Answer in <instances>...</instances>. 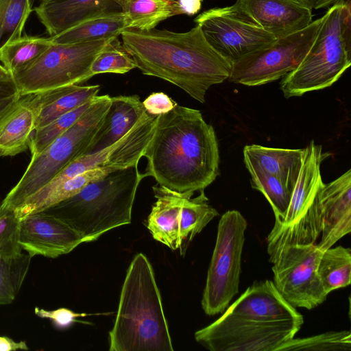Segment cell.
Segmentation results:
<instances>
[{
	"label": "cell",
	"mask_w": 351,
	"mask_h": 351,
	"mask_svg": "<svg viewBox=\"0 0 351 351\" xmlns=\"http://www.w3.org/2000/svg\"><path fill=\"white\" fill-rule=\"evenodd\" d=\"M195 339L210 351H276L293 339L304 318L272 280L255 281Z\"/></svg>",
	"instance_id": "3957f363"
},
{
	"label": "cell",
	"mask_w": 351,
	"mask_h": 351,
	"mask_svg": "<svg viewBox=\"0 0 351 351\" xmlns=\"http://www.w3.org/2000/svg\"><path fill=\"white\" fill-rule=\"evenodd\" d=\"M143 178L138 165L117 170L40 212L66 223L83 243L93 242L106 232L131 223L136 191Z\"/></svg>",
	"instance_id": "5b68a950"
},
{
	"label": "cell",
	"mask_w": 351,
	"mask_h": 351,
	"mask_svg": "<svg viewBox=\"0 0 351 351\" xmlns=\"http://www.w3.org/2000/svg\"><path fill=\"white\" fill-rule=\"evenodd\" d=\"M194 21L208 43L232 64L276 40L234 4L207 10Z\"/></svg>",
	"instance_id": "4fadbf2b"
},
{
	"label": "cell",
	"mask_w": 351,
	"mask_h": 351,
	"mask_svg": "<svg viewBox=\"0 0 351 351\" xmlns=\"http://www.w3.org/2000/svg\"><path fill=\"white\" fill-rule=\"evenodd\" d=\"M328 155L313 140L304 148L300 170L288 208L282 218L275 220L267 238L270 263L284 247L313 244L320 237L322 221L317 194L324 184L321 163Z\"/></svg>",
	"instance_id": "ba28073f"
},
{
	"label": "cell",
	"mask_w": 351,
	"mask_h": 351,
	"mask_svg": "<svg viewBox=\"0 0 351 351\" xmlns=\"http://www.w3.org/2000/svg\"><path fill=\"white\" fill-rule=\"evenodd\" d=\"M14 82L12 74L0 64V83Z\"/></svg>",
	"instance_id": "b9f144b4"
},
{
	"label": "cell",
	"mask_w": 351,
	"mask_h": 351,
	"mask_svg": "<svg viewBox=\"0 0 351 351\" xmlns=\"http://www.w3.org/2000/svg\"><path fill=\"white\" fill-rule=\"evenodd\" d=\"M20 221L14 209L0 205V257L14 258L23 253L19 243Z\"/></svg>",
	"instance_id": "836d02e7"
},
{
	"label": "cell",
	"mask_w": 351,
	"mask_h": 351,
	"mask_svg": "<svg viewBox=\"0 0 351 351\" xmlns=\"http://www.w3.org/2000/svg\"><path fill=\"white\" fill-rule=\"evenodd\" d=\"M317 200L322 232L317 245L324 252L351 232V170L324 184Z\"/></svg>",
	"instance_id": "e0dca14e"
},
{
	"label": "cell",
	"mask_w": 351,
	"mask_h": 351,
	"mask_svg": "<svg viewBox=\"0 0 351 351\" xmlns=\"http://www.w3.org/2000/svg\"><path fill=\"white\" fill-rule=\"evenodd\" d=\"M80 235L59 219L38 212L21 219L19 243L32 257L55 258L82 243Z\"/></svg>",
	"instance_id": "9a60e30c"
},
{
	"label": "cell",
	"mask_w": 351,
	"mask_h": 351,
	"mask_svg": "<svg viewBox=\"0 0 351 351\" xmlns=\"http://www.w3.org/2000/svg\"><path fill=\"white\" fill-rule=\"evenodd\" d=\"M322 252L315 243L289 245L271 262L276 289L294 308L311 310L326 300L328 294L317 274Z\"/></svg>",
	"instance_id": "5bb4252c"
},
{
	"label": "cell",
	"mask_w": 351,
	"mask_h": 351,
	"mask_svg": "<svg viewBox=\"0 0 351 351\" xmlns=\"http://www.w3.org/2000/svg\"><path fill=\"white\" fill-rule=\"evenodd\" d=\"M51 44L49 37L21 36L1 49L0 62L12 75L36 59Z\"/></svg>",
	"instance_id": "4316f807"
},
{
	"label": "cell",
	"mask_w": 351,
	"mask_h": 351,
	"mask_svg": "<svg viewBox=\"0 0 351 351\" xmlns=\"http://www.w3.org/2000/svg\"><path fill=\"white\" fill-rule=\"evenodd\" d=\"M18 350H28L25 341L16 342L8 337L0 336V351H16Z\"/></svg>",
	"instance_id": "8d00e7d4"
},
{
	"label": "cell",
	"mask_w": 351,
	"mask_h": 351,
	"mask_svg": "<svg viewBox=\"0 0 351 351\" xmlns=\"http://www.w3.org/2000/svg\"><path fill=\"white\" fill-rule=\"evenodd\" d=\"M34 313L40 318L51 320L53 325L58 328H68L75 322H81L80 321L77 320L78 317L90 315L89 314L77 313L66 308H60L56 310L47 311L43 308L36 307Z\"/></svg>",
	"instance_id": "e575fe53"
},
{
	"label": "cell",
	"mask_w": 351,
	"mask_h": 351,
	"mask_svg": "<svg viewBox=\"0 0 351 351\" xmlns=\"http://www.w3.org/2000/svg\"><path fill=\"white\" fill-rule=\"evenodd\" d=\"M289 350L350 351L351 332L329 331L304 338L293 337L276 349V351Z\"/></svg>",
	"instance_id": "1f68e13d"
},
{
	"label": "cell",
	"mask_w": 351,
	"mask_h": 351,
	"mask_svg": "<svg viewBox=\"0 0 351 351\" xmlns=\"http://www.w3.org/2000/svg\"><path fill=\"white\" fill-rule=\"evenodd\" d=\"M109 346L110 351L173 350L154 271L143 253L127 269Z\"/></svg>",
	"instance_id": "277c9868"
},
{
	"label": "cell",
	"mask_w": 351,
	"mask_h": 351,
	"mask_svg": "<svg viewBox=\"0 0 351 351\" xmlns=\"http://www.w3.org/2000/svg\"><path fill=\"white\" fill-rule=\"evenodd\" d=\"M111 173L108 169L97 167L73 177L62 184L49 186H43L28 197L22 204L15 209L20 219L40 212L80 192L88 183L102 178Z\"/></svg>",
	"instance_id": "cb8c5ba5"
},
{
	"label": "cell",
	"mask_w": 351,
	"mask_h": 351,
	"mask_svg": "<svg viewBox=\"0 0 351 351\" xmlns=\"http://www.w3.org/2000/svg\"><path fill=\"white\" fill-rule=\"evenodd\" d=\"M303 154L304 148H275L255 144L243 148L247 169H258L275 176L292 190L299 175Z\"/></svg>",
	"instance_id": "44dd1931"
},
{
	"label": "cell",
	"mask_w": 351,
	"mask_h": 351,
	"mask_svg": "<svg viewBox=\"0 0 351 351\" xmlns=\"http://www.w3.org/2000/svg\"><path fill=\"white\" fill-rule=\"evenodd\" d=\"M350 0L328 8L317 37L300 64L281 78L286 98L331 86L351 64Z\"/></svg>",
	"instance_id": "8992f818"
},
{
	"label": "cell",
	"mask_w": 351,
	"mask_h": 351,
	"mask_svg": "<svg viewBox=\"0 0 351 351\" xmlns=\"http://www.w3.org/2000/svg\"><path fill=\"white\" fill-rule=\"evenodd\" d=\"M236 6L276 39L309 25L313 9L306 0H237Z\"/></svg>",
	"instance_id": "2e32d148"
},
{
	"label": "cell",
	"mask_w": 351,
	"mask_h": 351,
	"mask_svg": "<svg viewBox=\"0 0 351 351\" xmlns=\"http://www.w3.org/2000/svg\"><path fill=\"white\" fill-rule=\"evenodd\" d=\"M112 38L78 43H53L34 61L14 73L20 95L80 84L88 80L92 63Z\"/></svg>",
	"instance_id": "9c48e42d"
},
{
	"label": "cell",
	"mask_w": 351,
	"mask_h": 351,
	"mask_svg": "<svg viewBox=\"0 0 351 351\" xmlns=\"http://www.w3.org/2000/svg\"><path fill=\"white\" fill-rule=\"evenodd\" d=\"M36 1V0H30L31 3H32V5H33V4H34V1Z\"/></svg>",
	"instance_id": "7bdbcfd3"
},
{
	"label": "cell",
	"mask_w": 351,
	"mask_h": 351,
	"mask_svg": "<svg viewBox=\"0 0 351 351\" xmlns=\"http://www.w3.org/2000/svg\"><path fill=\"white\" fill-rule=\"evenodd\" d=\"M147 114L136 95L111 97L110 106L84 154L99 152L114 144Z\"/></svg>",
	"instance_id": "ac0fdd59"
},
{
	"label": "cell",
	"mask_w": 351,
	"mask_h": 351,
	"mask_svg": "<svg viewBox=\"0 0 351 351\" xmlns=\"http://www.w3.org/2000/svg\"><path fill=\"white\" fill-rule=\"evenodd\" d=\"M124 14L127 29L147 31L184 14L178 0H110Z\"/></svg>",
	"instance_id": "d4e9b609"
},
{
	"label": "cell",
	"mask_w": 351,
	"mask_h": 351,
	"mask_svg": "<svg viewBox=\"0 0 351 351\" xmlns=\"http://www.w3.org/2000/svg\"><path fill=\"white\" fill-rule=\"evenodd\" d=\"M136 68L132 57L118 37L109 40L95 58L90 70V77L101 73L124 74Z\"/></svg>",
	"instance_id": "f546056e"
},
{
	"label": "cell",
	"mask_w": 351,
	"mask_h": 351,
	"mask_svg": "<svg viewBox=\"0 0 351 351\" xmlns=\"http://www.w3.org/2000/svg\"><path fill=\"white\" fill-rule=\"evenodd\" d=\"M118 9L110 0H49L33 8L49 36H56L100 12Z\"/></svg>",
	"instance_id": "ffe728a7"
},
{
	"label": "cell",
	"mask_w": 351,
	"mask_h": 351,
	"mask_svg": "<svg viewBox=\"0 0 351 351\" xmlns=\"http://www.w3.org/2000/svg\"><path fill=\"white\" fill-rule=\"evenodd\" d=\"M142 102L146 112L154 116L167 113L178 104L162 92L153 93Z\"/></svg>",
	"instance_id": "d590c367"
},
{
	"label": "cell",
	"mask_w": 351,
	"mask_h": 351,
	"mask_svg": "<svg viewBox=\"0 0 351 351\" xmlns=\"http://www.w3.org/2000/svg\"><path fill=\"white\" fill-rule=\"evenodd\" d=\"M16 93H18L14 82L0 83V97L10 96Z\"/></svg>",
	"instance_id": "60d3db41"
},
{
	"label": "cell",
	"mask_w": 351,
	"mask_h": 351,
	"mask_svg": "<svg viewBox=\"0 0 351 351\" xmlns=\"http://www.w3.org/2000/svg\"><path fill=\"white\" fill-rule=\"evenodd\" d=\"M312 9L317 10L328 8L332 5L344 0H306Z\"/></svg>",
	"instance_id": "ab89813d"
},
{
	"label": "cell",
	"mask_w": 351,
	"mask_h": 351,
	"mask_svg": "<svg viewBox=\"0 0 351 351\" xmlns=\"http://www.w3.org/2000/svg\"><path fill=\"white\" fill-rule=\"evenodd\" d=\"M99 85L74 84L36 93L38 112L35 130L95 98Z\"/></svg>",
	"instance_id": "7402d4cb"
},
{
	"label": "cell",
	"mask_w": 351,
	"mask_h": 351,
	"mask_svg": "<svg viewBox=\"0 0 351 351\" xmlns=\"http://www.w3.org/2000/svg\"><path fill=\"white\" fill-rule=\"evenodd\" d=\"M20 95L18 93L0 97V118L6 112V111L17 101Z\"/></svg>",
	"instance_id": "f35d334b"
},
{
	"label": "cell",
	"mask_w": 351,
	"mask_h": 351,
	"mask_svg": "<svg viewBox=\"0 0 351 351\" xmlns=\"http://www.w3.org/2000/svg\"><path fill=\"white\" fill-rule=\"evenodd\" d=\"M32 258L25 253L14 258L0 257V304L14 300L27 274Z\"/></svg>",
	"instance_id": "4dcf8cb0"
},
{
	"label": "cell",
	"mask_w": 351,
	"mask_h": 351,
	"mask_svg": "<svg viewBox=\"0 0 351 351\" xmlns=\"http://www.w3.org/2000/svg\"><path fill=\"white\" fill-rule=\"evenodd\" d=\"M253 189L259 191L270 204L275 220L282 218L290 203L293 190L279 178L258 169H247Z\"/></svg>",
	"instance_id": "83f0119b"
},
{
	"label": "cell",
	"mask_w": 351,
	"mask_h": 351,
	"mask_svg": "<svg viewBox=\"0 0 351 351\" xmlns=\"http://www.w3.org/2000/svg\"><path fill=\"white\" fill-rule=\"evenodd\" d=\"M247 222L238 210H228L218 223L202 307L210 316L222 313L239 293L241 259Z\"/></svg>",
	"instance_id": "30bf717a"
},
{
	"label": "cell",
	"mask_w": 351,
	"mask_h": 351,
	"mask_svg": "<svg viewBox=\"0 0 351 351\" xmlns=\"http://www.w3.org/2000/svg\"><path fill=\"white\" fill-rule=\"evenodd\" d=\"M184 13L189 15L196 14L201 9L202 0H178Z\"/></svg>",
	"instance_id": "74e56055"
},
{
	"label": "cell",
	"mask_w": 351,
	"mask_h": 351,
	"mask_svg": "<svg viewBox=\"0 0 351 351\" xmlns=\"http://www.w3.org/2000/svg\"><path fill=\"white\" fill-rule=\"evenodd\" d=\"M323 20L324 15L304 29L277 38L268 46L234 62L228 80L256 86L282 78L303 60L317 37Z\"/></svg>",
	"instance_id": "7c38bea8"
},
{
	"label": "cell",
	"mask_w": 351,
	"mask_h": 351,
	"mask_svg": "<svg viewBox=\"0 0 351 351\" xmlns=\"http://www.w3.org/2000/svg\"><path fill=\"white\" fill-rule=\"evenodd\" d=\"M143 178L178 192L204 190L219 175V149L213 127L199 110L177 104L156 116Z\"/></svg>",
	"instance_id": "6da1fadb"
},
{
	"label": "cell",
	"mask_w": 351,
	"mask_h": 351,
	"mask_svg": "<svg viewBox=\"0 0 351 351\" xmlns=\"http://www.w3.org/2000/svg\"><path fill=\"white\" fill-rule=\"evenodd\" d=\"M38 105L36 93L20 95L0 118V156H14L29 147Z\"/></svg>",
	"instance_id": "d6986e66"
},
{
	"label": "cell",
	"mask_w": 351,
	"mask_h": 351,
	"mask_svg": "<svg viewBox=\"0 0 351 351\" xmlns=\"http://www.w3.org/2000/svg\"><path fill=\"white\" fill-rule=\"evenodd\" d=\"M40 1H49V0H40Z\"/></svg>",
	"instance_id": "ee69618b"
},
{
	"label": "cell",
	"mask_w": 351,
	"mask_h": 351,
	"mask_svg": "<svg viewBox=\"0 0 351 351\" xmlns=\"http://www.w3.org/2000/svg\"><path fill=\"white\" fill-rule=\"evenodd\" d=\"M127 29L124 14L119 9L100 12L53 36V43H78L119 37Z\"/></svg>",
	"instance_id": "603a6c76"
},
{
	"label": "cell",
	"mask_w": 351,
	"mask_h": 351,
	"mask_svg": "<svg viewBox=\"0 0 351 351\" xmlns=\"http://www.w3.org/2000/svg\"><path fill=\"white\" fill-rule=\"evenodd\" d=\"M111 102L108 95H97L88 108L67 130L39 154L32 156L23 175L0 205L16 209L63 168L83 156Z\"/></svg>",
	"instance_id": "52a82bcc"
},
{
	"label": "cell",
	"mask_w": 351,
	"mask_h": 351,
	"mask_svg": "<svg viewBox=\"0 0 351 351\" xmlns=\"http://www.w3.org/2000/svg\"><path fill=\"white\" fill-rule=\"evenodd\" d=\"M156 201L146 226L152 237L172 250L182 248L219 214L209 204L204 190L192 198L193 192H178L156 184L152 186Z\"/></svg>",
	"instance_id": "8fae6325"
},
{
	"label": "cell",
	"mask_w": 351,
	"mask_h": 351,
	"mask_svg": "<svg viewBox=\"0 0 351 351\" xmlns=\"http://www.w3.org/2000/svg\"><path fill=\"white\" fill-rule=\"evenodd\" d=\"M32 6L30 0H0V50L22 36Z\"/></svg>",
	"instance_id": "f1b7e54d"
},
{
	"label": "cell",
	"mask_w": 351,
	"mask_h": 351,
	"mask_svg": "<svg viewBox=\"0 0 351 351\" xmlns=\"http://www.w3.org/2000/svg\"><path fill=\"white\" fill-rule=\"evenodd\" d=\"M94 98L83 105L58 117L45 126L35 130L31 136L29 148L31 155L42 152L48 145L72 126L92 104Z\"/></svg>",
	"instance_id": "d6a6232c"
},
{
	"label": "cell",
	"mask_w": 351,
	"mask_h": 351,
	"mask_svg": "<svg viewBox=\"0 0 351 351\" xmlns=\"http://www.w3.org/2000/svg\"><path fill=\"white\" fill-rule=\"evenodd\" d=\"M120 36L143 74L167 81L200 103L210 86L230 75L232 63L208 43L197 25L185 32L126 29Z\"/></svg>",
	"instance_id": "7a4b0ae2"
},
{
	"label": "cell",
	"mask_w": 351,
	"mask_h": 351,
	"mask_svg": "<svg viewBox=\"0 0 351 351\" xmlns=\"http://www.w3.org/2000/svg\"><path fill=\"white\" fill-rule=\"evenodd\" d=\"M317 274L325 292L349 286L351 283V250L339 245L324 250L317 265Z\"/></svg>",
	"instance_id": "484cf974"
}]
</instances>
